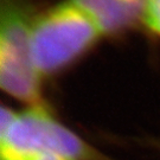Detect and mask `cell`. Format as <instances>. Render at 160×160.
<instances>
[{
  "label": "cell",
  "instance_id": "6da1fadb",
  "mask_svg": "<svg viewBox=\"0 0 160 160\" xmlns=\"http://www.w3.org/2000/svg\"><path fill=\"white\" fill-rule=\"evenodd\" d=\"M102 37L92 20L70 0L38 12L31 32V56L42 78L72 67Z\"/></svg>",
  "mask_w": 160,
  "mask_h": 160
},
{
  "label": "cell",
  "instance_id": "7a4b0ae2",
  "mask_svg": "<svg viewBox=\"0 0 160 160\" xmlns=\"http://www.w3.org/2000/svg\"><path fill=\"white\" fill-rule=\"evenodd\" d=\"M1 154H44L63 160H98L77 134L56 119L45 104L23 112L1 108Z\"/></svg>",
  "mask_w": 160,
  "mask_h": 160
},
{
  "label": "cell",
  "instance_id": "3957f363",
  "mask_svg": "<svg viewBox=\"0 0 160 160\" xmlns=\"http://www.w3.org/2000/svg\"><path fill=\"white\" fill-rule=\"evenodd\" d=\"M38 12L23 0H1L0 86L13 98L30 107L44 104L42 77L31 56V32Z\"/></svg>",
  "mask_w": 160,
  "mask_h": 160
},
{
  "label": "cell",
  "instance_id": "277c9868",
  "mask_svg": "<svg viewBox=\"0 0 160 160\" xmlns=\"http://www.w3.org/2000/svg\"><path fill=\"white\" fill-rule=\"evenodd\" d=\"M103 36L120 34L142 22L145 0H70Z\"/></svg>",
  "mask_w": 160,
  "mask_h": 160
},
{
  "label": "cell",
  "instance_id": "5b68a950",
  "mask_svg": "<svg viewBox=\"0 0 160 160\" xmlns=\"http://www.w3.org/2000/svg\"><path fill=\"white\" fill-rule=\"evenodd\" d=\"M141 25L160 38V0H145Z\"/></svg>",
  "mask_w": 160,
  "mask_h": 160
},
{
  "label": "cell",
  "instance_id": "8992f818",
  "mask_svg": "<svg viewBox=\"0 0 160 160\" xmlns=\"http://www.w3.org/2000/svg\"><path fill=\"white\" fill-rule=\"evenodd\" d=\"M1 160H63L44 154H1Z\"/></svg>",
  "mask_w": 160,
  "mask_h": 160
}]
</instances>
